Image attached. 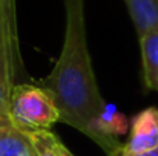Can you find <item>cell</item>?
<instances>
[{"label": "cell", "instance_id": "1", "mask_svg": "<svg viewBox=\"0 0 158 156\" xmlns=\"http://www.w3.org/2000/svg\"><path fill=\"white\" fill-rule=\"evenodd\" d=\"M63 3L66 23L61 52L40 86L52 97L60 122L92 139L106 156H118L123 149L118 135L126 132L127 122L100 94L88 48L86 0Z\"/></svg>", "mask_w": 158, "mask_h": 156}, {"label": "cell", "instance_id": "2", "mask_svg": "<svg viewBox=\"0 0 158 156\" xmlns=\"http://www.w3.org/2000/svg\"><path fill=\"white\" fill-rule=\"evenodd\" d=\"M8 116L12 126L23 132L51 130L60 122V112L52 97L42 86L29 83L15 84L12 89Z\"/></svg>", "mask_w": 158, "mask_h": 156}, {"label": "cell", "instance_id": "3", "mask_svg": "<svg viewBox=\"0 0 158 156\" xmlns=\"http://www.w3.org/2000/svg\"><path fill=\"white\" fill-rule=\"evenodd\" d=\"M20 67L17 2L6 0L0 15V116H8L9 98L20 77Z\"/></svg>", "mask_w": 158, "mask_h": 156}, {"label": "cell", "instance_id": "4", "mask_svg": "<svg viewBox=\"0 0 158 156\" xmlns=\"http://www.w3.org/2000/svg\"><path fill=\"white\" fill-rule=\"evenodd\" d=\"M155 149H158V109L148 107L132 118L129 136L121 153H144Z\"/></svg>", "mask_w": 158, "mask_h": 156}, {"label": "cell", "instance_id": "5", "mask_svg": "<svg viewBox=\"0 0 158 156\" xmlns=\"http://www.w3.org/2000/svg\"><path fill=\"white\" fill-rule=\"evenodd\" d=\"M0 156H39L31 141L9 118L0 119Z\"/></svg>", "mask_w": 158, "mask_h": 156}, {"label": "cell", "instance_id": "6", "mask_svg": "<svg viewBox=\"0 0 158 156\" xmlns=\"http://www.w3.org/2000/svg\"><path fill=\"white\" fill-rule=\"evenodd\" d=\"M141 49L143 80L149 90L158 92V28L138 37Z\"/></svg>", "mask_w": 158, "mask_h": 156}, {"label": "cell", "instance_id": "7", "mask_svg": "<svg viewBox=\"0 0 158 156\" xmlns=\"http://www.w3.org/2000/svg\"><path fill=\"white\" fill-rule=\"evenodd\" d=\"M138 37L158 28V0H124Z\"/></svg>", "mask_w": 158, "mask_h": 156}, {"label": "cell", "instance_id": "8", "mask_svg": "<svg viewBox=\"0 0 158 156\" xmlns=\"http://www.w3.org/2000/svg\"><path fill=\"white\" fill-rule=\"evenodd\" d=\"M23 132V130H22ZM39 156H63V142L52 130H29L25 132Z\"/></svg>", "mask_w": 158, "mask_h": 156}, {"label": "cell", "instance_id": "9", "mask_svg": "<svg viewBox=\"0 0 158 156\" xmlns=\"http://www.w3.org/2000/svg\"><path fill=\"white\" fill-rule=\"evenodd\" d=\"M118 156H158V149L151 150V152H144V153H132V155H123V153H120Z\"/></svg>", "mask_w": 158, "mask_h": 156}, {"label": "cell", "instance_id": "10", "mask_svg": "<svg viewBox=\"0 0 158 156\" xmlns=\"http://www.w3.org/2000/svg\"><path fill=\"white\" fill-rule=\"evenodd\" d=\"M61 153H63V156H75L74 153H72V152H71V150H69V149H68V147H66V146H63V149H61Z\"/></svg>", "mask_w": 158, "mask_h": 156}, {"label": "cell", "instance_id": "11", "mask_svg": "<svg viewBox=\"0 0 158 156\" xmlns=\"http://www.w3.org/2000/svg\"><path fill=\"white\" fill-rule=\"evenodd\" d=\"M5 3H6V0H0V15H2V12H3V6H5Z\"/></svg>", "mask_w": 158, "mask_h": 156}, {"label": "cell", "instance_id": "12", "mask_svg": "<svg viewBox=\"0 0 158 156\" xmlns=\"http://www.w3.org/2000/svg\"><path fill=\"white\" fill-rule=\"evenodd\" d=\"M2 118H5V116H0V119H2Z\"/></svg>", "mask_w": 158, "mask_h": 156}]
</instances>
